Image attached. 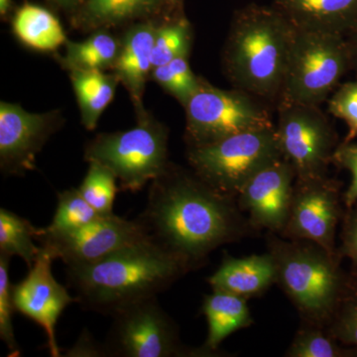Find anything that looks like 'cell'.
Segmentation results:
<instances>
[{
    "mask_svg": "<svg viewBox=\"0 0 357 357\" xmlns=\"http://www.w3.org/2000/svg\"><path fill=\"white\" fill-rule=\"evenodd\" d=\"M37 230L26 218L0 208V255L18 256L28 268L32 267L41 250L40 244L35 243Z\"/></svg>",
    "mask_w": 357,
    "mask_h": 357,
    "instance_id": "cell-24",
    "label": "cell"
},
{
    "mask_svg": "<svg viewBox=\"0 0 357 357\" xmlns=\"http://www.w3.org/2000/svg\"><path fill=\"white\" fill-rule=\"evenodd\" d=\"M326 328L338 342L357 349V276H347L344 292Z\"/></svg>",
    "mask_w": 357,
    "mask_h": 357,
    "instance_id": "cell-30",
    "label": "cell"
},
{
    "mask_svg": "<svg viewBox=\"0 0 357 357\" xmlns=\"http://www.w3.org/2000/svg\"><path fill=\"white\" fill-rule=\"evenodd\" d=\"M68 74L81 112L82 123L88 130H93L114 98L121 84L119 77L105 70H70Z\"/></svg>",
    "mask_w": 357,
    "mask_h": 357,
    "instance_id": "cell-22",
    "label": "cell"
},
{
    "mask_svg": "<svg viewBox=\"0 0 357 357\" xmlns=\"http://www.w3.org/2000/svg\"><path fill=\"white\" fill-rule=\"evenodd\" d=\"M10 259L9 256L0 255V338L8 349V356L18 357L21 356V351L14 335L13 314L16 309L13 285L9 281Z\"/></svg>",
    "mask_w": 357,
    "mask_h": 357,
    "instance_id": "cell-31",
    "label": "cell"
},
{
    "mask_svg": "<svg viewBox=\"0 0 357 357\" xmlns=\"http://www.w3.org/2000/svg\"><path fill=\"white\" fill-rule=\"evenodd\" d=\"M354 35V39L351 42L347 41V48H349V59H351V64L352 61H357V31L351 32Z\"/></svg>",
    "mask_w": 357,
    "mask_h": 357,
    "instance_id": "cell-37",
    "label": "cell"
},
{
    "mask_svg": "<svg viewBox=\"0 0 357 357\" xmlns=\"http://www.w3.org/2000/svg\"><path fill=\"white\" fill-rule=\"evenodd\" d=\"M150 77L182 107L198 91L203 79L192 72L189 56H181L165 65L154 68Z\"/></svg>",
    "mask_w": 357,
    "mask_h": 357,
    "instance_id": "cell-28",
    "label": "cell"
},
{
    "mask_svg": "<svg viewBox=\"0 0 357 357\" xmlns=\"http://www.w3.org/2000/svg\"><path fill=\"white\" fill-rule=\"evenodd\" d=\"M47 1H48L51 6L56 7V8L64 11L70 18L84 6L86 0H47Z\"/></svg>",
    "mask_w": 357,
    "mask_h": 357,
    "instance_id": "cell-36",
    "label": "cell"
},
{
    "mask_svg": "<svg viewBox=\"0 0 357 357\" xmlns=\"http://www.w3.org/2000/svg\"><path fill=\"white\" fill-rule=\"evenodd\" d=\"M158 23L149 20L129 25L121 39V52L112 68V73L128 91L136 114L146 110L143 96L148 77L153 70L152 53Z\"/></svg>",
    "mask_w": 357,
    "mask_h": 357,
    "instance_id": "cell-17",
    "label": "cell"
},
{
    "mask_svg": "<svg viewBox=\"0 0 357 357\" xmlns=\"http://www.w3.org/2000/svg\"><path fill=\"white\" fill-rule=\"evenodd\" d=\"M84 199L79 189L66 190L58 195V206L53 220L44 230L48 234H65L83 227L100 217Z\"/></svg>",
    "mask_w": 357,
    "mask_h": 357,
    "instance_id": "cell-27",
    "label": "cell"
},
{
    "mask_svg": "<svg viewBox=\"0 0 357 357\" xmlns=\"http://www.w3.org/2000/svg\"><path fill=\"white\" fill-rule=\"evenodd\" d=\"M168 139V128L145 110L137 114L133 128L98 134L86 145L84 158L112 171L119 181V189L138 192L170 163Z\"/></svg>",
    "mask_w": 357,
    "mask_h": 357,
    "instance_id": "cell-5",
    "label": "cell"
},
{
    "mask_svg": "<svg viewBox=\"0 0 357 357\" xmlns=\"http://www.w3.org/2000/svg\"><path fill=\"white\" fill-rule=\"evenodd\" d=\"M178 10L175 0H86L70 20L75 29L91 33L142 21L161 22Z\"/></svg>",
    "mask_w": 357,
    "mask_h": 357,
    "instance_id": "cell-16",
    "label": "cell"
},
{
    "mask_svg": "<svg viewBox=\"0 0 357 357\" xmlns=\"http://www.w3.org/2000/svg\"><path fill=\"white\" fill-rule=\"evenodd\" d=\"M176 2H177L178 6H181V4H182V0H175Z\"/></svg>",
    "mask_w": 357,
    "mask_h": 357,
    "instance_id": "cell-39",
    "label": "cell"
},
{
    "mask_svg": "<svg viewBox=\"0 0 357 357\" xmlns=\"http://www.w3.org/2000/svg\"><path fill=\"white\" fill-rule=\"evenodd\" d=\"M295 182V171L283 157L249 178L236 201L248 213L250 227L281 234L287 225Z\"/></svg>",
    "mask_w": 357,
    "mask_h": 357,
    "instance_id": "cell-15",
    "label": "cell"
},
{
    "mask_svg": "<svg viewBox=\"0 0 357 357\" xmlns=\"http://www.w3.org/2000/svg\"><path fill=\"white\" fill-rule=\"evenodd\" d=\"M114 323L103 344L105 356H202L182 344L175 321L157 297L138 301L112 314Z\"/></svg>",
    "mask_w": 357,
    "mask_h": 357,
    "instance_id": "cell-10",
    "label": "cell"
},
{
    "mask_svg": "<svg viewBox=\"0 0 357 357\" xmlns=\"http://www.w3.org/2000/svg\"><path fill=\"white\" fill-rule=\"evenodd\" d=\"M194 31L185 16H173L159 22L155 34L152 61L154 68L171 62L181 56H190Z\"/></svg>",
    "mask_w": 357,
    "mask_h": 357,
    "instance_id": "cell-25",
    "label": "cell"
},
{
    "mask_svg": "<svg viewBox=\"0 0 357 357\" xmlns=\"http://www.w3.org/2000/svg\"><path fill=\"white\" fill-rule=\"evenodd\" d=\"M268 249L276 264L277 284L304 323L326 328L347 283V275L340 266L342 256L310 241H284L272 232Z\"/></svg>",
    "mask_w": 357,
    "mask_h": 357,
    "instance_id": "cell-4",
    "label": "cell"
},
{
    "mask_svg": "<svg viewBox=\"0 0 357 357\" xmlns=\"http://www.w3.org/2000/svg\"><path fill=\"white\" fill-rule=\"evenodd\" d=\"M183 107L189 147L275 126L270 103L243 89H218L204 79Z\"/></svg>",
    "mask_w": 357,
    "mask_h": 357,
    "instance_id": "cell-7",
    "label": "cell"
},
{
    "mask_svg": "<svg viewBox=\"0 0 357 357\" xmlns=\"http://www.w3.org/2000/svg\"><path fill=\"white\" fill-rule=\"evenodd\" d=\"M349 211L344 218V229L342 232V246L340 256H347L354 264L357 265V206L349 208Z\"/></svg>",
    "mask_w": 357,
    "mask_h": 357,
    "instance_id": "cell-34",
    "label": "cell"
},
{
    "mask_svg": "<svg viewBox=\"0 0 357 357\" xmlns=\"http://www.w3.org/2000/svg\"><path fill=\"white\" fill-rule=\"evenodd\" d=\"M342 218L340 187L328 176L296 180L287 225L282 236L318 244L328 252L335 248V232Z\"/></svg>",
    "mask_w": 357,
    "mask_h": 357,
    "instance_id": "cell-12",
    "label": "cell"
},
{
    "mask_svg": "<svg viewBox=\"0 0 357 357\" xmlns=\"http://www.w3.org/2000/svg\"><path fill=\"white\" fill-rule=\"evenodd\" d=\"M64 55L57 56L59 64L67 70H112L121 48V39L115 38L109 30L91 32L81 42L65 44Z\"/></svg>",
    "mask_w": 357,
    "mask_h": 357,
    "instance_id": "cell-23",
    "label": "cell"
},
{
    "mask_svg": "<svg viewBox=\"0 0 357 357\" xmlns=\"http://www.w3.org/2000/svg\"><path fill=\"white\" fill-rule=\"evenodd\" d=\"M66 356H105V351L103 344H96L88 333L84 332Z\"/></svg>",
    "mask_w": 357,
    "mask_h": 357,
    "instance_id": "cell-35",
    "label": "cell"
},
{
    "mask_svg": "<svg viewBox=\"0 0 357 357\" xmlns=\"http://www.w3.org/2000/svg\"><path fill=\"white\" fill-rule=\"evenodd\" d=\"M333 163L351 174V182L344 192V203L347 208L357 204V142H342L333 154Z\"/></svg>",
    "mask_w": 357,
    "mask_h": 357,
    "instance_id": "cell-33",
    "label": "cell"
},
{
    "mask_svg": "<svg viewBox=\"0 0 357 357\" xmlns=\"http://www.w3.org/2000/svg\"><path fill=\"white\" fill-rule=\"evenodd\" d=\"M54 260L50 251L41 246L25 278L13 285V297L16 312L41 326L46 333L47 347L51 356L60 357L62 352L56 340V325L66 307L77 301L54 277Z\"/></svg>",
    "mask_w": 357,
    "mask_h": 357,
    "instance_id": "cell-14",
    "label": "cell"
},
{
    "mask_svg": "<svg viewBox=\"0 0 357 357\" xmlns=\"http://www.w3.org/2000/svg\"><path fill=\"white\" fill-rule=\"evenodd\" d=\"M14 36L38 52L57 51L68 41L60 20L48 9L24 3L15 11L11 22Z\"/></svg>",
    "mask_w": 357,
    "mask_h": 357,
    "instance_id": "cell-21",
    "label": "cell"
},
{
    "mask_svg": "<svg viewBox=\"0 0 357 357\" xmlns=\"http://www.w3.org/2000/svg\"><path fill=\"white\" fill-rule=\"evenodd\" d=\"M297 29L344 37L357 26V0H274Z\"/></svg>",
    "mask_w": 357,
    "mask_h": 357,
    "instance_id": "cell-18",
    "label": "cell"
},
{
    "mask_svg": "<svg viewBox=\"0 0 357 357\" xmlns=\"http://www.w3.org/2000/svg\"><path fill=\"white\" fill-rule=\"evenodd\" d=\"M276 109L279 147L283 158L292 165L296 180L325 177L340 144L321 105L281 102Z\"/></svg>",
    "mask_w": 357,
    "mask_h": 357,
    "instance_id": "cell-9",
    "label": "cell"
},
{
    "mask_svg": "<svg viewBox=\"0 0 357 357\" xmlns=\"http://www.w3.org/2000/svg\"><path fill=\"white\" fill-rule=\"evenodd\" d=\"M349 66L351 59L344 37L296 30L279 103L321 105L337 88Z\"/></svg>",
    "mask_w": 357,
    "mask_h": 357,
    "instance_id": "cell-8",
    "label": "cell"
},
{
    "mask_svg": "<svg viewBox=\"0 0 357 357\" xmlns=\"http://www.w3.org/2000/svg\"><path fill=\"white\" fill-rule=\"evenodd\" d=\"M149 236L139 218L129 220L110 213L65 234H48L38 229L35 238L55 259L62 260L66 266H76L98 261Z\"/></svg>",
    "mask_w": 357,
    "mask_h": 357,
    "instance_id": "cell-11",
    "label": "cell"
},
{
    "mask_svg": "<svg viewBox=\"0 0 357 357\" xmlns=\"http://www.w3.org/2000/svg\"><path fill=\"white\" fill-rule=\"evenodd\" d=\"M190 270L149 236L98 261L67 266V281L84 310L112 316L138 301L157 297Z\"/></svg>",
    "mask_w": 357,
    "mask_h": 357,
    "instance_id": "cell-2",
    "label": "cell"
},
{
    "mask_svg": "<svg viewBox=\"0 0 357 357\" xmlns=\"http://www.w3.org/2000/svg\"><path fill=\"white\" fill-rule=\"evenodd\" d=\"M282 157L275 126L189 147L187 153L196 175L213 189L234 199L249 178Z\"/></svg>",
    "mask_w": 357,
    "mask_h": 357,
    "instance_id": "cell-6",
    "label": "cell"
},
{
    "mask_svg": "<svg viewBox=\"0 0 357 357\" xmlns=\"http://www.w3.org/2000/svg\"><path fill=\"white\" fill-rule=\"evenodd\" d=\"M202 309L208 321V335L199 349L202 356H215L225 338L253 323L245 298L234 294L213 290L204 296Z\"/></svg>",
    "mask_w": 357,
    "mask_h": 357,
    "instance_id": "cell-20",
    "label": "cell"
},
{
    "mask_svg": "<svg viewBox=\"0 0 357 357\" xmlns=\"http://www.w3.org/2000/svg\"><path fill=\"white\" fill-rule=\"evenodd\" d=\"M83 182L77 189L84 199L100 215L114 213V204L119 188L116 177L107 167L91 162Z\"/></svg>",
    "mask_w": 357,
    "mask_h": 357,
    "instance_id": "cell-29",
    "label": "cell"
},
{
    "mask_svg": "<svg viewBox=\"0 0 357 357\" xmlns=\"http://www.w3.org/2000/svg\"><path fill=\"white\" fill-rule=\"evenodd\" d=\"M211 289L245 298L259 295L277 283V269L271 253L236 258L225 255L208 279Z\"/></svg>",
    "mask_w": 357,
    "mask_h": 357,
    "instance_id": "cell-19",
    "label": "cell"
},
{
    "mask_svg": "<svg viewBox=\"0 0 357 357\" xmlns=\"http://www.w3.org/2000/svg\"><path fill=\"white\" fill-rule=\"evenodd\" d=\"M60 110L34 114L20 105L0 102V169L23 176L36 169L37 155L64 124Z\"/></svg>",
    "mask_w": 357,
    "mask_h": 357,
    "instance_id": "cell-13",
    "label": "cell"
},
{
    "mask_svg": "<svg viewBox=\"0 0 357 357\" xmlns=\"http://www.w3.org/2000/svg\"><path fill=\"white\" fill-rule=\"evenodd\" d=\"M236 199L213 189L194 171L169 163L152 181L139 218L154 241L192 270L213 250L246 234L250 225Z\"/></svg>",
    "mask_w": 357,
    "mask_h": 357,
    "instance_id": "cell-1",
    "label": "cell"
},
{
    "mask_svg": "<svg viewBox=\"0 0 357 357\" xmlns=\"http://www.w3.org/2000/svg\"><path fill=\"white\" fill-rule=\"evenodd\" d=\"M11 0H0V14L2 18H6L11 10Z\"/></svg>",
    "mask_w": 357,
    "mask_h": 357,
    "instance_id": "cell-38",
    "label": "cell"
},
{
    "mask_svg": "<svg viewBox=\"0 0 357 357\" xmlns=\"http://www.w3.org/2000/svg\"><path fill=\"white\" fill-rule=\"evenodd\" d=\"M286 356L357 357V349L338 342L326 328L305 323L296 333Z\"/></svg>",
    "mask_w": 357,
    "mask_h": 357,
    "instance_id": "cell-26",
    "label": "cell"
},
{
    "mask_svg": "<svg viewBox=\"0 0 357 357\" xmlns=\"http://www.w3.org/2000/svg\"><path fill=\"white\" fill-rule=\"evenodd\" d=\"M328 110L333 116L342 119L349 126L344 142L357 138V82L344 84L328 100Z\"/></svg>",
    "mask_w": 357,
    "mask_h": 357,
    "instance_id": "cell-32",
    "label": "cell"
},
{
    "mask_svg": "<svg viewBox=\"0 0 357 357\" xmlns=\"http://www.w3.org/2000/svg\"><path fill=\"white\" fill-rule=\"evenodd\" d=\"M296 30L275 6H251L238 11L222 52L223 70L232 86L276 109Z\"/></svg>",
    "mask_w": 357,
    "mask_h": 357,
    "instance_id": "cell-3",
    "label": "cell"
}]
</instances>
